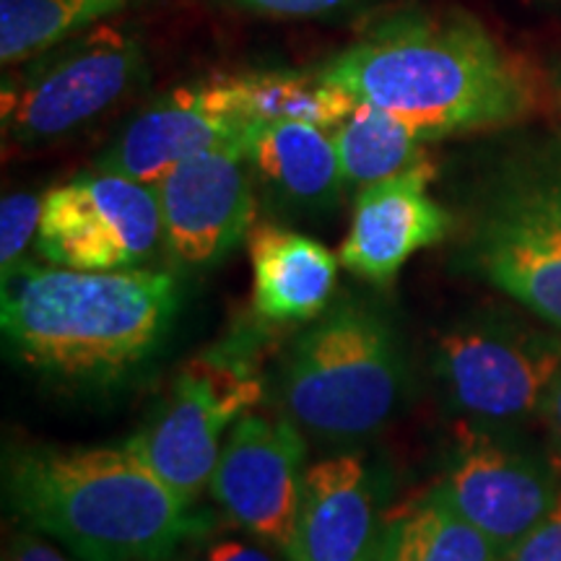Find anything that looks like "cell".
<instances>
[{
    "label": "cell",
    "instance_id": "obj_12",
    "mask_svg": "<svg viewBox=\"0 0 561 561\" xmlns=\"http://www.w3.org/2000/svg\"><path fill=\"white\" fill-rule=\"evenodd\" d=\"M234 76H214L167 91L140 110L94 161V170L157 185L182 161L240 144L250 128Z\"/></svg>",
    "mask_w": 561,
    "mask_h": 561
},
{
    "label": "cell",
    "instance_id": "obj_22",
    "mask_svg": "<svg viewBox=\"0 0 561 561\" xmlns=\"http://www.w3.org/2000/svg\"><path fill=\"white\" fill-rule=\"evenodd\" d=\"M42 203L37 193L19 191L9 193L0 203V271L9 273L26 261V250L37 242Z\"/></svg>",
    "mask_w": 561,
    "mask_h": 561
},
{
    "label": "cell",
    "instance_id": "obj_2",
    "mask_svg": "<svg viewBox=\"0 0 561 561\" xmlns=\"http://www.w3.org/2000/svg\"><path fill=\"white\" fill-rule=\"evenodd\" d=\"M182 301L167 271H73L19 263L3 273L0 325L26 369L68 385H115L151 359Z\"/></svg>",
    "mask_w": 561,
    "mask_h": 561
},
{
    "label": "cell",
    "instance_id": "obj_3",
    "mask_svg": "<svg viewBox=\"0 0 561 561\" xmlns=\"http://www.w3.org/2000/svg\"><path fill=\"white\" fill-rule=\"evenodd\" d=\"M9 510L79 561H172L214 528L130 447H11Z\"/></svg>",
    "mask_w": 561,
    "mask_h": 561
},
{
    "label": "cell",
    "instance_id": "obj_10",
    "mask_svg": "<svg viewBox=\"0 0 561 561\" xmlns=\"http://www.w3.org/2000/svg\"><path fill=\"white\" fill-rule=\"evenodd\" d=\"M559 481L557 462L517 442L515 432L462 426L434 489L504 559L559 500Z\"/></svg>",
    "mask_w": 561,
    "mask_h": 561
},
{
    "label": "cell",
    "instance_id": "obj_20",
    "mask_svg": "<svg viewBox=\"0 0 561 561\" xmlns=\"http://www.w3.org/2000/svg\"><path fill=\"white\" fill-rule=\"evenodd\" d=\"M250 121H289L333 130L346 121L356 100L325 81L318 70H252L234 76Z\"/></svg>",
    "mask_w": 561,
    "mask_h": 561
},
{
    "label": "cell",
    "instance_id": "obj_19",
    "mask_svg": "<svg viewBox=\"0 0 561 561\" xmlns=\"http://www.w3.org/2000/svg\"><path fill=\"white\" fill-rule=\"evenodd\" d=\"M346 193L401 174L421 164L426 157V140L390 112L356 102L351 115L331 130Z\"/></svg>",
    "mask_w": 561,
    "mask_h": 561
},
{
    "label": "cell",
    "instance_id": "obj_11",
    "mask_svg": "<svg viewBox=\"0 0 561 561\" xmlns=\"http://www.w3.org/2000/svg\"><path fill=\"white\" fill-rule=\"evenodd\" d=\"M305 432L294 421L244 413L224 439L208 491L224 520L289 551L307 476Z\"/></svg>",
    "mask_w": 561,
    "mask_h": 561
},
{
    "label": "cell",
    "instance_id": "obj_26",
    "mask_svg": "<svg viewBox=\"0 0 561 561\" xmlns=\"http://www.w3.org/2000/svg\"><path fill=\"white\" fill-rule=\"evenodd\" d=\"M3 561H70L66 553L47 543L37 530H19L5 546Z\"/></svg>",
    "mask_w": 561,
    "mask_h": 561
},
{
    "label": "cell",
    "instance_id": "obj_27",
    "mask_svg": "<svg viewBox=\"0 0 561 561\" xmlns=\"http://www.w3.org/2000/svg\"><path fill=\"white\" fill-rule=\"evenodd\" d=\"M538 416L543 419L546 432H549L551 447H553V458L561 462V371L557 380L551 382L549 392H546L541 413Z\"/></svg>",
    "mask_w": 561,
    "mask_h": 561
},
{
    "label": "cell",
    "instance_id": "obj_5",
    "mask_svg": "<svg viewBox=\"0 0 561 561\" xmlns=\"http://www.w3.org/2000/svg\"><path fill=\"white\" fill-rule=\"evenodd\" d=\"M460 255L561 333V144L530 146L489 174Z\"/></svg>",
    "mask_w": 561,
    "mask_h": 561
},
{
    "label": "cell",
    "instance_id": "obj_14",
    "mask_svg": "<svg viewBox=\"0 0 561 561\" xmlns=\"http://www.w3.org/2000/svg\"><path fill=\"white\" fill-rule=\"evenodd\" d=\"M434 164L424 159L401 174L362 187L354 195L341 263L371 286H390L419 250L445 240L450 210L432 198Z\"/></svg>",
    "mask_w": 561,
    "mask_h": 561
},
{
    "label": "cell",
    "instance_id": "obj_18",
    "mask_svg": "<svg viewBox=\"0 0 561 561\" xmlns=\"http://www.w3.org/2000/svg\"><path fill=\"white\" fill-rule=\"evenodd\" d=\"M371 561H502V553L432 489L385 517Z\"/></svg>",
    "mask_w": 561,
    "mask_h": 561
},
{
    "label": "cell",
    "instance_id": "obj_6",
    "mask_svg": "<svg viewBox=\"0 0 561 561\" xmlns=\"http://www.w3.org/2000/svg\"><path fill=\"white\" fill-rule=\"evenodd\" d=\"M559 371L561 339L504 310L458 320L434 351L447 409L476 430L515 432L538 416Z\"/></svg>",
    "mask_w": 561,
    "mask_h": 561
},
{
    "label": "cell",
    "instance_id": "obj_24",
    "mask_svg": "<svg viewBox=\"0 0 561 561\" xmlns=\"http://www.w3.org/2000/svg\"><path fill=\"white\" fill-rule=\"evenodd\" d=\"M221 3L271 19H320L348 11L367 0H221Z\"/></svg>",
    "mask_w": 561,
    "mask_h": 561
},
{
    "label": "cell",
    "instance_id": "obj_23",
    "mask_svg": "<svg viewBox=\"0 0 561 561\" xmlns=\"http://www.w3.org/2000/svg\"><path fill=\"white\" fill-rule=\"evenodd\" d=\"M187 549H191L187 561H289L284 551L273 549L240 528H234V533H216L210 528Z\"/></svg>",
    "mask_w": 561,
    "mask_h": 561
},
{
    "label": "cell",
    "instance_id": "obj_21",
    "mask_svg": "<svg viewBox=\"0 0 561 561\" xmlns=\"http://www.w3.org/2000/svg\"><path fill=\"white\" fill-rule=\"evenodd\" d=\"M133 0H0V62L5 68L104 24Z\"/></svg>",
    "mask_w": 561,
    "mask_h": 561
},
{
    "label": "cell",
    "instance_id": "obj_7",
    "mask_svg": "<svg viewBox=\"0 0 561 561\" xmlns=\"http://www.w3.org/2000/svg\"><path fill=\"white\" fill-rule=\"evenodd\" d=\"M146 73L136 32L110 21L91 26L13 66L0 96L3 136L16 146H45L94 123Z\"/></svg>",
    "mask_w": 561,
    "mask_h": 561
},
{
    "label": "cell",
    "instance_id": "obj_4",
    "mask_svg": "<svg viewBox=\"0 0 561 561\" xmlns=\"http://www.w3.org/2000/svg\"><path fill=\"white\" fill-rule=\"evenodd\" d=\"M405 392V354L385 305L333 301L291 341L278 367L276 401L305 437L348 447L380 434Z\"/></svg>",
    "mask_w": 561,
    "mask_h": 561
},
{
    "label": "cell",
    "instance_id": "obj_13",
    "mask_svg": "<svg viewBox=\"0 0 561 561\" xmlns=\"http://www.w3.org/2000/svg\"><path fill=\"white\" fill-rule=\"evenodd\" d=\"M161 244L174 263L206 268L224 261L255 227V180L240 144L182 161L157 185Z\"/></svg>",
    "mask_w": 561,
    "mask_h": 561
},
{
    "label": "cell",
    "instance_id": "obj_17",
    "mask_svg": "<svg viewBox=\"0 0 561 561\" xmlns=\"http://www.w3.org/2000/svg\"><path fill=\"white\" fill-rule=\"evenodd\" d=\"M252 312L273 325H305L331 307L339 261L325 244L280 224H255L248 234Z\"/></svg>",
    "mask_w": 561,
    "mask_h": 561
},
{
    "label": "cell",
    "instance_id": "obj_8",
    "mask_svg": "<svg viewBox=\"0 0 561 561\" xmlns=\"http://www.w3.org/2000/svg\"><path fill=\"white\" fill-rule=\"evenodd\" d=\"M263 392L261 375L244 354L216 348L195 356L125 447L195 502L208 489L229 430L261 403Z\"/></svg>",
    "mask_w": 561,
    "mask_h": 561
},
{
    "label": "cell",
    "instance_id": "obj_9",
    "mask_svg": "<svg viewBox=\"0 0 561 561\" xmlns=\"http://www.w3.org/2000/svg\"><path fill=\"white\" fill-rule=\"evenodd\" d=\"M161 244L157 187L91 170L45 195L37 252L73 271L140 268Z\"/></svg>",
    "mask_w": 561,
    "mask_h": 561
},
{
    "label": "cell",
    "instance_id": "obj_25",
    "mask_svg": "<svg viewBox=\"0 0 561 561\" xmlns=\"http://www.w3.org/2000/svg\"><path fill=\"white\" fill-rule=\"evenodd\" d=\"M502 561H561V494Z\"/></svg>",
    "mask_w": 561,
    "mask_h": 561
},
{
    "label": "cell",
    "instance_id": "obj_28",
    "mask_svg": "<svg viewBox=\"0 0 561 561\" xmlns=\"http://www.w3.org/2000/svg\"><path fill=\"white\" fill-rule=\"evenodd\" d=\"M551 91H553V100H557V107L561 112V60L551 70Z\"/></svg>",
    "mask_w": 561,
    "mask_h": 561
},
{
    "label": "cell",
    "instance_id": "obj_1",
    "mask_svg": "<svg viewBox=\"0 0 561 561\" xmlns=\"http://www.w3.org/2000/svg\"><path fill=\"white\" fill-rule=\"evenodd\" d=\"M356 102L430 140L523 121L536 89L481 21L458 11H398L314 68Z\"/></svg>",
    "mask_w": 561,
    "mask_h": 561
},
{
    "label": "cell",
    "instance_id": "obj_15",
    "mask_svg": "<svg viewBox=\"0 0 561 561\" xmlns=\"http://www.w3.org/2000/svg\"><path fill=\"white\" fill-rule=\"evenodd\" d=\"M382 483L362 453H335L307 468L289 561H371L380 543Z\"/></svg>",
    "mask_w": 561,
    "mask_h": 561
},
{
    "label": "cell",
    "instance_id": "obj_16",
    "mask_svg": "<svg viewBox=\"0 0 561 561\" xmlns=\"http://www.w3.org/2000/svg\"><path fill=\"white\" fill-rule=\"evenodd\" d=\"M252 180L294 219H322L341 206L343 174L331 130L289 121H252L242 138Z\"/></svg>",
    "mask_w": 561,
    "mask_h": 561
}]
</instances>
